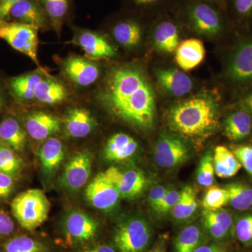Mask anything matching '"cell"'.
Instances as JSON below:
<instances>
[{
    "label": "cell",
    "mask_w": 252,
    "mask_h": 252,
    "mask_svg": "<svg viewBox=\"0 0 252 252\" xmlns=\"http://www.w3.org/2000/svg\"><path fill=\"white\" fill-rule=\"evenodd\" d=\"M201 220L207 235L214 240L224 241L234 234V220L227 210H203Z\"/></svg>",
    "instance_id": "2e32d148"
},
{
    "label": "cell",
    "mask_w": 252,
    "mask_h": 252,
    "mask_svg": "<svg viewBox=\"0 0 252 252\" xmlns=\"http://www.w3.org/2000/svg\"><path fill=\"white\" fill-rule=\"evenodd\" d=\"M67 95V89L62 83L52 78L44 77L36 89L34 101L54 105L65 100Z\"/></svg>",
    "instance_id": "f546056e"
},
{
    "label": "cell",
    "mask_w": 252,
    "mask_h": 252,
    "mask_svg": "<svg viewBox=\"0 0 252 252\" xmlns=\"http://www.w3.org/2000/svg\"><path fill=\"white\" fill-rule=\"evenodd\" d=\"M79 252H117L114 247L105 244H94L83 248Z\"/></svg>",
    "instance_id": "7dc6e473"
},
{
    "label": "cell",
    "mask_w": 252,
    "mask_h": 252,
    "mask_svg": "<svg viewBox=\"0 0 252 252\" xmlns=\"http://www.w3.org/2000/svg\"><path fill=\"white\" fill-rule=\"evenodd\" d=\"M49 200L42 190L28 189L16 195L11 203V212L23 229L33 231L47 220Z\"/></svg>",
    "instance_id": "277c9868"
},
{
    "label": "cell",
    "mask_w": 252,
    "mask_h": 252,
    "mask_svg": "<svg viewBox=\"0 0 252 252\" xmlns=\"http://www.w3.org/2000/svg\"><path fill=\"white\" fill-rule=\"evenodd\" d=\"M0 252H52L44 242L27 234L16 233L0 243Z\"/></svg>",
    "instance_id": "f1b7e54d"
},
{
    "label": "cell",
    "mask_w": 252,
    "mask_h": 252,
    "mask_svg": "<svg viewBox=\"0 0 252 252\" xmlns=\"http://www.w3.org/2000/svg\"><path fill=\"white\" fill-rule=\"evenodd\" d=\"M6 105V94L2 84L0 82V114L4 110Z\"/></svg>",
    "instance_id": "f907efd6"
},
{
    "label": "cell",
    "mask_w": 252,
    "mask_h": 252,
    "mask_svg": "<svg viewBox=\"0 0 252 252\" xmlns=\"http://www.w3.org/2000/svg\"><path fill=\"white\" fill-rule=\"evenodd\" d=\"M39 158L44 175L49 177L56 175L64 158L62 141L54 137L45 140L39 149Z\"/></svg>",
    "instance_id": "d4e9b609"
},
{
    "label": "cell",
    "mask_w": 252,
    "mask_h": 252,
    "mask_svg": "<svg viewBox=\"0 0 252 252\" xmlns=\"http://www.w3.org/2000/svg\"><path fill=\"white\" fill-rule=\"evenodd\" d=\"M205 57L203 43L194 38L182 41L175 51L176 63L184 71L192 70L198 67Z\"/></svg>",
    "instance_id": "484cf974"
},
{
    "label": "cell",
    "mask_w": 252,
    "mask_h": 252,
    "mask_svg": "<svg viewBox=\"0 0 252 252\" xmlns=\"http://www.w3.org/2000/svg\"><path fill=\"white\" fill-rule=\"evenodd\" d=\"M5 21L30 25L39 31H44L51 26L45 11L37 0L19 1L13 6Z\"/></svg>",
    "instance_id": "9a60e30c"
},
{
    "label": "cell",
    "mask_w": 252,
    "mask_h": 252,
    "mask_svg": "<svg viewBox=\"0 0 252 252\" xmlns=\"http://www.w3.org/2000/svg\"><path fill=\"white\" fill-rule=\"evenodd\" d=\"M23 124L28 136L36 141L46 140L61 130L59 118L45 112L28 113L24 116Z\"/></svg>",
    "instance_id": "5bb4252c"
},
{
    "label": "cell",
    "mask_w": 252,
    "mask_h": 252,
    "mask_svg": "<svg viewBox=\"0 0 252 252\" xmlns=\"http://www.w3.org/2000/svg\"><path fill=\"white\" fill-rule=\"evenodd\" d=\"M103 172L117 188L122 198H137L144 191L147 186L145 175L137 169L122 170L119 167L112 166Z\"/></svg>",
    "instance_id": "7c38bea8"
},
{
    "label": "cell",
    "mask_w": 252,
    "mask_h": 252,
    "mask_svg": "<svg viewBox=\"0 0 252 252\" xmlns=\"http://www.w3.org/2000/svg\"><path fill=\"white\" fill-rule=\"evenodd\" d=\"M223 131L227 138L233 142H240L251 135L252 118L245 109L230 113L223 122Z\"/></svg>",
    "instance_id": "4316f807"
},
{
    "label": "cell",
    "mask_w": 252,
    "mask_h": 252,
    "mask_svg": "<svg viewBox=\"0 0 252 252\" xmlns=\"http://www.w3.org/2000/svg\"><path fill=\"white\" fill-rule=\"evenodd\" d=\"M16 225L9 212L0 207V243L16 234Z\"/></svg>",
    "instance_id": "ab89813d"
},
{
    "label": "cell",
    "mask_w": 252,
    "mask_h": 252,
    "mask_svg": "<svg viewBox=\"0 0 252 252\" xmlns=\"http://www.w3.org/2000/svg\"><path fill=\"white\" fill-rule=\"evenodd\" d=\"M229 196L230 206L238 211H245L252 208V187L241 183L233 182L225 187Z\"/></svg>",
    "instance_id": "836d02e7"
},
{
    "label": "cell",
    "mask_w": 252,
    "mask_h": 252,
    "mask_svg": "<svg viewBox=\"0 0 252 252\" xmlns=\"http://www.w3.org/2000/svg\"><path fill=\"white\" fill-rule=\"evenodd\" d=\"M134 7L141 9H152L160 7L169 0H127Z\"/></svg>",
    "instance_id": "f6af8a7d"
},
{
    "label": "cell",
    "mask_w": 252,
    "mask_h": 252,
    "mask_svg": "<svg viewBox=\"0 0 252 252\" xmlns=\"http://www.w3.org/2000/svg\"><path fill=\"white\" fill-rule=\"evenodd\" d=\"M99 224L86 212L74 210L64 217L62 233L64 242L71 247L87 245L98 233Z\"/></svg>",
    "instance_id": "52a82bcc"
},
{
    "label": "cell",
    "mask_w": 252,
    "mask_h": 252,
    "mask_svg": "<svg viewBox=\"0 0 252 252\" xmlns=\"http://www.w3.org/2000/svg\"><path fill=\"white\" fill-rule=\"evenodd\" d=\"M0 143L14 149L20 155L26 151L28 134L23 124L14 114H7L0 122Z\"/></svg>",
    "instance_id": "44dd1931"
},
{
    "label": "cell",
    "mask_w": 252,
    "mask_h": 252,
    "mask_svg": "<svg viewBox=\"0 0 252 252\" xmlns=\"http://www.w3.org/2000/svg\"><path fill=\"white\" fill-rule=\"evenodd\" d=\"M73 43L83 50L88 59L93 61L111 59L117 55L112 44L103 36L94 32H79Z\"/></svg>",
    "instance_id": "ac0fdd59"
},
{
    "label": "cell",
    "mask_w": 252,
    "mask_h": 252,
    "mask_svg": "<svg viewBox=\"0 0 252 252\" xmlns=\"http://www.w3.org/2000/svg\"><path fill=\"white\" fill-rule=\"evenodd\" d=\"M39 30L23 23L0 21V39L18 52L26 55L41 68L38 59Z\"/></svg>",
    "instance_id": "8992f818"
},
{
    "label": "cell",
    "mask_w": 252,
    "mask_h": 252,
    "mask_svg": "<svg viewBox=\"0 0 252 252\" xmlns=\"http://www.w3.org/2000/svg\"><path fill=\"white\" fill-rule=\"evenodd\" d=\"M232 152L241 164V166L252 177V145L243 144L236 146Z\"/></svg>",
    "instance_id": "60d3db41"
},
{
    "label": "cell",
    "mask_w": 252,
    "mask_h": 252,
    "mask_svg": "<svg viewBox=\"0 0 252 252\" xmlns=\"http://www.w3.org/2000/svg\"><path fill=\"white\" fill-rule=\"evenodd\" d=\"M176 16L180 23L199 36L217 37L228 27L224 6L208 0H177Z\"/></svg>",
    "instance_id": "3957f363"
},
{
    "label": "cell",
    "mask_w": 252,
    "mask_h": 252,
    "mask_svg": "<svg viewBox=\"0 0 252 252\" xmlns=\"http://www.w3.org/2000/svg\"><path fill=\"white\" fill-rule=\"evenodd\" d=\"M85 198L94 208L109 212L117 206L121 195L102 172L96 176L86 187Z\"/></svg>",
    "instance_id": "8fae6325"
},
{
    "label": "cell",
    "mask_w": 252,
    "mask_h": 252,
    "mask_svg": "<svg viewBox=\"0 0 252 252\" xmlns=\"http://www.w3.org/2000/svg\"><path fill=\"white\" fill-rule=\"evenodd\" d=\"M153 238L150 223L142 217H132L122 220L113 235V245L117 252H144Z\"/></svg>",
    "instance_id": "5b68a950"
},
{
    "label": "cell",
    "mask_w": 252,
    "mask_h": 252,
    "mask_svg": "<svg viewBox=\"0 0 252 252\" xmlns=\"http://www.w3.org/2000/svg\"><path fill=\"white\" fill-rule=\"evenodd\" d=\"M225 9L228 17L238 24L252 21V0H227Z\"/></svg>",
    "instance_id": "d590c367"
},
{
    "label": "cell",
    "mask_w": 252,
    "mask_h": 252,
    "mask_svg": "<svg viewBox=\"0 0 252 252\" xmlns=\"http://www.w3.org/2000/svg\"><path fill=\"white\" fill-rule=\"evenodd\" d=\"M18 178L0 172V200H8L11 196L16 187Z\"/></svg>",
    "instance_id": "7bdbcfd3"
},
{
    "label": "cell",
    "mask_w": 252,
    "mask_h": 252,
    "mask_svg": "<svg viewBox=\"0 0 252 252\" xmlns=\"http://www.w3.org/2000/svg\"><path fill=\"white\" fill-rule=\"evenodd\" d=\"M93 155L84 150L73 156L64 167L60 185L69 191H78L89 180L92 170Z\"/></svg>",
    "instance_id": "30bf717a"
},
{
    "label": "cell",
    "mask_w": 252,
    "mask_h": 252,
    "mask_svg": "<svg viewBox=\"0 0 252 252\" xmlns=\"http://www.w3.org/2000/svg\"><path fill=\"white\" fill-rule=\"evenodd\" d=\"M63 68L66 76L81 87L92 85L99 79L98 66L79 56L68 58L63 63Z\"/></svg>",
    "instance_id": "d6986e66"
},
{
    "label": "cell",
    "mask_w": 252,
    "mask_h": 252,
    "mask_svg": "<svg viewBox=\"0 0 252 252\" xmlns=\"http://www.w3.org/2000/svg\"><path fill=\"white\" fill-rule=\"evenodd\" d=\"M66 135L72 138H83L90 135L96 126L95 119L85 108L71 109L63 121Z\"/></svg>",
    "instance_id": "603a6c76"
},
{
    "label": "cell",
    "mask_w": 252,
    "mask_h": 252,
    "mask_svg": "<svg viewBox=\"0 0 252 252\" xmlns=\"http://www.w3.org/2000/svg\"><path fill=\"white\" fill-rule=\"evenodd\" d=\"M138 148V142L134 137L124 132H118L111 136L106 142L104 157L109 161H125L134 157Z\"/></svg>",
    "instance_id": "7402d4cb"
},
{
    "label": "cell",
    "mask_w": 252,
    "mask_h": 252,
    "mask_svg": "<svg viewBox=\"0 0 252 252\" xmlns=\"http://www.w3.org/2000/svg\"><path fill=\"white\" fill-rule=\"evenodd\" d=\"M21 1L22 0H1L0 1V21L6 19L13 6Z\"/></svg>",
    "instance_id": "bcb514c9"
},
{
    "label": "cell",
    "mask_w": 252,
    "mask_h": 252,
    "mask_svg": "<svg viewBox=\"0 0 252 252\" xmlns=\"http://www.w3.org/2000/svg\"><path fill=\"white\" fill-rule=\"evenodd\" d=\"M207 236L203 225L198 223L189 225L176 237L173 252H193L206 243Z\"/></svg>",
    "instance_id": "83f0119b"
},
{
    "label": "cell",
    "mask_w": 252,
    "mask_h": 252,
    "mask_svg": "<svg viewBox=\"0 0 252 252\" xmlns=\"http://www.w3.org/2000/svg\"><path fill=\"white\" fill-rule=\"evenodd\" d=\"M240 106L245 109L252 118V91L243 97Z\"/></svg>",
    "instance_id": "681fc988"
},
{
    "label": "cell",
    "mask_w": 252,
    "mask_h": 252,
    "mask_svg": "<svg viewBox=\"0 0 252 252\" xmlns=\"http://www.w3.org/2000/svg\"><path fill=\"white\" fill-rule=\"evenodd\" d=\"M167 122L181 137L202 139L215 132L219 126V104L213 94H200L169 108Z\"/></svg>",
    "instance_id": "7a4b0ae2"
},
{
    "label": "cell",
    "mask_w": 252,
    "mask_h": 252,
    "mask_svg": "<svg viewBox=\"0 0 252 252\" xmlns=\"http://www.w3.org/2000/svg\"><path fill=\"white\" fill-rule=\"evenodd\" d=\"M181 25L177 18L168 16L159 18L154 23L152 37L158 51L164 54H173L180 42Z\"/></svg>",
    "instance_id": "4fadbf2b"
},
{
    "label": "cell",
    "mask_w": 252,
    "mask_h": 252,
    "mask_svg": "<svg viewBox=\"0 0 252 252\" xmlns=\"http://www.w3.org/2000/svg\"><path fill=\"white\" fill-rule=\"evenodd\" d=\"M44 77L41 73L33 72L10 78L6 81L10 95L20 104L34 101L36 89Z\"/></svg>",
    "instance_id": "ffe728a7"
},
{
    "label": "cell",
    "mask_w": 252,
    "mask_h": 252,
    "mask_svg": "<svg viewBox=\"0 0 252 252\" xmlns=\"http://www.w3.org/2000/svg\"><path fill=\"white\" fill-rule=\"evenodd\" d=\"M234 234L240 243L252 245V215H244L234 223Z\"/></svg>",
    "instance_id": "f35d334b"
},
{
    "label": "cell",
    "mask_w": 252,
    "mask_h": 252,
    "mask_svg": "<svg viewBox=\"0 0 252 252\" xmlns=\"http://www.w3.org/2000/svg\"><path fill=\"white\" fill-rule=\"evenodd\" d=\"M190 149L180 135L162 133L154 150V161L162 169L176 168L188 160Z\"/></svg>",
    "instance_id": "ba28073f"
},
{
    "label": "cell",
    "mask_w": 252,
    "mask_h": 252,
    "mask_svg": "<svg viewBox=\"0 0 252 252\" xmlns=\"http://www.w3.org/2000/svg\"><path fill=\"white\" fill-rule=\"evenodd\" d=\"M213 162L215 175L220 178L233 177L242 167L233 152L224 146H218L215 149Z\"/></svg>",
    "instance_id": "4dcf8cb0"
},
{
    "label": "cell",
    "mask_w": 252,
    "mask_h": 252,
    "mask_svg": "<svg viewBox=\"0 0 252 252\" xmlns=\"http://www.w3.org/2000/svg\"><path fill=\"white\" fill-rule=\"evenodd\" d=\"M229 196L226 189L217 186H211L204 195L203 207L204 210H217L228 205Z\"/></svg>",
    "instance_id": "8d00e7d4"
},
{
    "label": "cell",
    "mask_w": 252,
    "mask_h": 252,
    "mask_svg": "<svg viewBox=\"0 0 252 252\" xmlns=\"http://www.w3.org/2000/svg\"><path fill=\"white\" fill-rule=\"evenodd\" d=\"M167 187L164 186H156L152 189L149 193L148 203L149 206L157 212L158 209L161 203L162 198L167 191Z\"/></svg>",
    "instance_id": "ee69618b"
},
{
    "label": "cell",
    "mask_w": 252,
    "mask_h": 252,
    "mask_svg": "<svg viewBox=\"0 0 252 252\" xmlns=\"http://www.w3.org/2000/svg\"><path fill=\"white\" fill-rule=\"evenodd\" d=\"M181 190L174 188H167L166 193L162 198L161 203L157 210L159 215H165L171 212L180 198Z\"/></svg>",
    "instance_id": "b9f144b4"
},
{
    "label": "cell",
    "mask_w": 252,
    "mask_h": 252,
    "mask_svg": "<svg viewBox=\"0 0 252 252\" xmlns=\"http://www.w3.org/2000/svg\"><path fill=\"white\" fill-rule=\"evenodd\" d=\"M193 252H226V250L223 246L217 243H205Z\"/></svg>",
    "instance_id": "c3c4849f"
},
{
    "label": "cell",
    "mask_w": 252,
    "mask_h": 252,
    "mask_svg": "<svg viewBox=\"0 0 252 252\" xmlns=\"http://www.w3.org/2000/svg\"><path fill=\"white\" fill-rule=\"evenodd\" d=\"M149 252H165L163 246H157Z\"/></svg>",
    "instance_id": "816d5d0a"
},
{
    "label": "cell",
    "mask_w": 252,
    "mask_h": 252,
    "mask_svg": "<svg viewBox=\"0 0 252 252\" xmlns=\"http://www.w3.org/2000/svg\"><path fill=\"white\" fill-rule=\"evenodd\" d=\"M45 11L50 24L59 32L67 19L70 10L71 0H37Z\"/></svg>",
    "instance_id": "d6a6232c"
},
{
    "label": "cell",
    "mask_w": 252,
    "mask_h": 252,
    "mask_svg": "<svg viewBox=\"0 0 252 252\" xmlns=\"http://www.w3.org/2000/svg\"><path fill=\"white\" fill-rule=\"evenodd\" d=\"M0 1H1V0H0Z\"/></svg>",
    "instance_id": "db71d44e"
},
{
    "label": "cell",
    "mask_w": 252,
    "mask_h": 252,
    "mask_svg": "<svg viewBox=\"0 0 252 252\" xmlns=\"http://www.w3.org/2000/svg\"><path fill=\"white\" fill-rule=\"evenodd\" d=\"M97 95L104 107L122 122L141 130L153 127L155 93L140 67L127 64L112 68Z\"/></svg>",
    "instance_id": "6da1fadb"
},
{
    "label": "cell",
    "mask_w": 252,
    "mask_h": 252,
    "mask_svg": "<svg viewBox=\"0 0 252 252\" xmlns=\"http://www.w3.org/2000/svg\"><path fill=\"white\" fill-rule=\"evenodd\" d=\"M208 1H214V2L218 3V4H221L222 6H223L225 7V3H226L227 0H208Z\"/></svg>",
    "instance_id": "f5cc1de1"
},
{
    "label": "cell",
    "mask_w": 252,
    "mask_h": 252,
    "mask_svg": "<svg viewBox=\"0 0 252 252\" xmlns=\"http://www.w3.org/2000/svg\"><path fill=\"white\" fill-rule=\"evenodd\" d=\"M112 34L120 45L132 49L140 44L143 35V27L138 18H122L113 25Z\"/></svg>",
    "instance_id": "cb8c5ba5"
},
{
    "label": "cell",
    "mask_w": 252,
    "mask_h": 252,
    "mask_svg": "<svg viewBox=\"0 0 252 252\" xmlns=\"http://www.w3.org/2000/svg\"><path fill=\"white\" fill-rule=\"evenodd\" d=\"M224 74L233 84H245L252 81V36L235 46L227 59Z\"/></svg>",
    "instance_id": "9c48e42d"
},
{
    "label": "cell",
    "mask_w": 252,
    "mask_h": 252,
    "mask_svg": "<svg viewBox=\"0 0 252 252\" xmlns=\"http://www.w3.org/2000/svg\"><path fill=\"white\" fill-rule=\"evenodd\" d=\"M213 154L208 151L202 158L197 170V182L203 187H210L215 182Z\"/></svg>",
    "instance_id": "74e56055"
},
{
    "label": "cell",
    "mask_w": 252,
    "mask_h": 252,
    "mask_svg": "<svg viewBox=\"0 0 252 252\" xmlns=\"http://www.w3.org/2000/svg\"><path fill=\"white\" fill-rule=\"evenodd\" d=\"M198 207L195 190L187 186L181 190L180 198L171 211L172 217L177 221H187L195 215Z\"/></svg>",
    "instance_id": "1f68e13d"
},
{
    "label": "cell",
    "mask_w": 252,
    "mask_h": 252,
    "mask_svg": "<svg viewBox=\"0 0 252 252\" xmlns=\"http://www.w3.org/2000/svg\"><path fill=\"white\" fill-rule=\"evenodd\" d=\"M24 168L21 155L8 146L0 143V172L18 178Z\"/></svg>",
    "instance_id": "e575fe53"
},
{
    "label": "cell",
    "mask_w": 252,
    "mask_h": 252,
    "mask_svg": "<svg viewBox=\"0 0 252 252\" xmlns=\"http://www.w3.org/2000/svg\"><path fill=\"white\" fill-rule=\"evenodd\" d=\"M158 85L172 97H183L193 88V83L186 73L177 68H161L155 71Z\"/></svg>",
    "instance_id": "e0dca14e"
}]
</instances>
